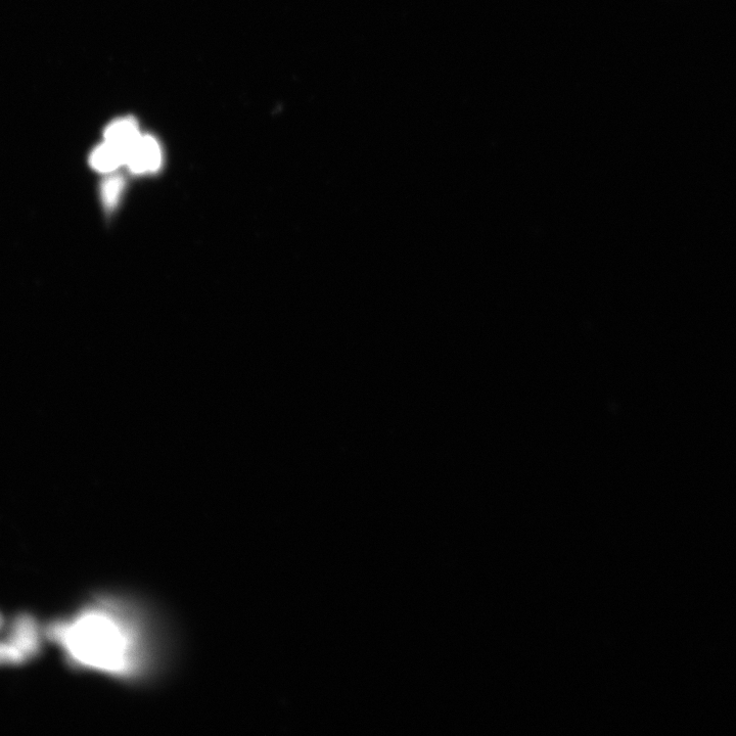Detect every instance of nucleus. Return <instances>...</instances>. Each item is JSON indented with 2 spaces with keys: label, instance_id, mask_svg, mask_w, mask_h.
I'll list each match as a JSON object with an SVG mask.
<instances>
[{
  "label": "nucleus",
  "instance_id": "f257e3e1",
  "mask_svg": "<svg viewBox=\"0 0 736 736\" xmlns=\"http://www.w3.org/2000/svg\"><path fill=\"white\" fill-rule=\"evenodd\" d=\"M46 635L59 644L73 669L129 686L158 679L173 654L161 616L141 598L123 592L97 593L73 616L49 626Z\"/></svg>",
  "mask_w": 736,
  "mask_h": 736
},
{
  "label": "nucleus",
  "instance_id": "423d86ee",
  "mask_svg": "<svg viewBox=\"0 0 736 736\" xmlns=\"http://www.w3.org/2000/svg\"><path fill=\"white\" fill-rule=\"evenodd\" d=\"M124 189V180L119 175H113L105 180L102 186V198L107 209H114Z\"/></svg>",
  "mask_w": 736,
  "mask_h": 736
},
{
  "label": "nucleus",
  "instance_id": "39448f33",
  "mask_svg": "<svg viewBox=\"0 0 736 736\" xmlns=\"http://www.w3.org/2000/svg\"><path fill=\"white\" fill-rule=\"evenodd\" d=\"M126 152L105 142L90 156V165L100 172H113L121 165H125Z\"/></svg>",
  "mask_w": 736,
  "mask_h": 736
},
{
  "label": "nucleus",
  "instance_id": "20e7f679",
  "mask_svg": "<svg viewBox=\"0 0 736 736\" xmlns=\"http://www.w3.org/2000/svg\"><path fill=\"white\" fill-rule=\"evenodd\" d=\"M140 137L137 122L131 117L116 120L105 131L106 142L126 153Z\"/></svg>",
  "mask_w": 736,
  "mask_h": 736
},
{
  "label": "nucleus",
  "instance_id": "7ed1b4c3",
  "mask_svg": "<svg viewBox=\"0 0 736 736\" xmlns=\"http://www.w3.org/2000/svg\"><path fill=\"white\" fill-rule=\"evenodd\" d=\"M162 163V152L153 136L141 135L127 151L125 165L134 173L155 172Z\"/></svg>",
  "mask_w": 736,
  "mask_h": 736
},
{
  "label": "nucleus",
  "instance_id": "f03ea898",
  "mask_svg": "<svg viewBox=\"0 0 736 736\" xmlns=\"http://www.w3.org/2000/svg\"><path fill=\"white\" fill-rule=\"evenodd\" d=\"M7 640L24 656L27 662L40 653L41 631L35 619L30 615H20L14 620Z\"/></svg>",
  "mask_w": 736,
  "mask_h": 736
},
{
  "label": "nucleus",
  "instance_id": "0eeeda50",
  "mask_svg": "<svg viewBox=\"0 0 736 736\" xmlns=\"http://www.w3.org/2000/svg\"><path fill=\"white\" fill-rule=\"evenodd\" d=\"M27 663L24 656L8 640L0 642V666H17Z\"/></svg>",
  "mask_w": 736,
  "mask_h": 736
},
{
  "label": "nucleus",
  "instance_id": "6e6552de",
  "mask_svg": "<svg viewBox=\"0 0 736 736\" xmlns=\"http://www.w3.org/2000/svg\"><path fill=\"white\" fill-rule=\"evenodd\" d=\"M4 623H5L4 618H3L2 614H0V630H2V628L4 626Z\"/></svg>",
  "mask_w": 736,
  "mask_h": 736
}]
</instances>
